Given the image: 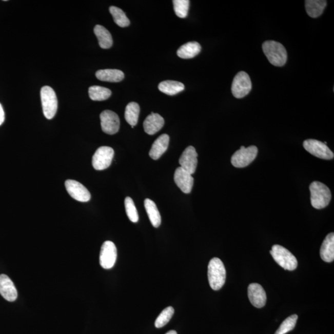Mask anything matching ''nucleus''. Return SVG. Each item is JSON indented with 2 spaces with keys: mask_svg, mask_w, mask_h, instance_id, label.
I'll return each mask as SVG.
<instances>
[{
  "mask_svg": "<svg viewBox=\"0 0 334 334\" xmlns=\"http://www.w3.org/2000/svg\"><path fill=\"white\" fill-rule=\"evenodd\" d=\"M140 113V107L136 102H132L126 107L125 118L132 127L137 125Z\"/></svg>",
  "mask_w": 334,
  "mask_h": 334,
  "instance_id": "nucleus-26",
  "label": "nucleus"
},
{
  "mask_svg": "<svg viewBox=\"0 0 334 334\" xmlns=\"http://www.w3.org/2000/svg\"><path fill=\"white\" fill-rule=\"evenodd\" d=\"M303 147L307 152L315 157L324 159V160H332L333 159L334 154L332 150L327 146L326 144L321 141L316 140H307L304 141Z\"/></svg>",
  "mask_w": 334,
  "mask_h": 334,
  "instance_id": "nucleus-8",
  "label": "nucleus"
},
{
  "mask_svg": "<svg viewBox=\"0 0 334 334\" xmlns=\"http://www.w3.org/2000/svg\"><path fill=\"white\" fill-rule=\"evenodd\" d=\"M110 13L112 15L115 23L121 28H126L130 25V21L121 9L116 7H110Z\"/></svg>",
  "mask_w": 334,
  "mask_h": 334,
  "instance_id": "nucleus-28",
  "label": "nucleus"
},
{
  "mask_svg": "<svg viewBox=\"0 0 334 334\" xmlns=\"http://www.w3.org/2000/svg\"><path fill=\"white\" fill-rule=\"evenodd\" d=\"M201 46L198 42H190L186 43L177 51V55L183 59L194 58L201 52Z\"/></svg>",
  "mask_w": 334,
  "mask_h": 334,
  "instance_id": "nucleus-21",
  "label": "nucleus"
},
{
  "mask_svg": "<svg viewBox=\"0 0 334 334\" xmlns=\"http://www.w3.org/2000/svg\"><path fill=\"white\" fill-rule=\"evenodd\" d=\"M263 50L269 62L275 66H284L287 60L285 48L279 42L268 41L264 42Z\"/></svg>",
  "mask_w": 334,
  "mask_h": 334,
  "instance_id": "nucleus-1",
  "label": "nucleus"
},
{
  "mask_svg": "<svg viewBox=\"0 0 334 334\" xmlns=\"http://www.w3.org/2000/svg\"><path fill=\"white\" fill-rule=\"evenodd\" d=\"M273 260L280 266L285 270H296L298 266V261L294 256L283 246L279 245H273L270 251Z\"/></svg>",
  "mask_w": 334,
  "mask_h": 334,
  "instance_id": "nucleus-4",
  "label": "nucleus"
},
{
  "mask_svg": "<svg viewBox=\"0 0 334 334\" xmlns=\"http://www.w3.org/2000/svg\"><path fill=\"white\" fill-rule=\"evenodd\" d=\"M144 207L152 225L155 228H158L161 224V216L157 206L153 201L146 199L144 200Z\"/></svg>",
  "mask_w": 334,
  "mask_h": 334,
  "instance_id": "nucleus-24",
  "label": "nucleus"
},
{
  "mask_svg": "<svg viewBox=\"0 0 334 334\" xmlns=\"http://www.w3.org/2000/svg\"><path fill=\"white\" fill-rule=\"evenodd\" d=\"M179 164L188 173H194L198 165V153L193 146H189L184 150L179 159Z\"/></svg>",
  "mask_w": 334,
  "mask_h": 334,
  "instance_id": "nucleus-13",
  "label": "nucleus"
},
{
  "mask_svg": "<svg viewBox=\"0 0 334 334\" xmlns=\"http://www.w3.org/2000/svg\"><path fill=\"white\" fill-rule=\"evenodd\" d=\"M114 156V150L110 147L102 146L96 150L92 158L93 167L96 170H104L110 166Z\"/></svg>",
  "mask_w": 334,
  "mask_h": 334,
  "instance_id": "nucleus-9",
  "label": "nucleus"
},
{
  "mask_svg": "<svg viewBox=\"0 0 334 334\" xmlns=\"http://www.w3.org/2000/svg\"><path fill=\"white\" fill-rule=\"evenodd\" d=\"M94 34L97 37L99 46L104 49H110L113 45V38L110 32L104 26L97 25L94 29Z\"/></svg>",
  "mask_w": 334,
  "mask_h": 334,
  "instance_id": "nucleus-22",
  "label": "nucleus"
},
{
  "mask_svg": "<svg viewBox=\"0 0 334 334\" xmlns=\"http://www.w3.org/2000/svg\"><path fill=\"white\" fill-rule=\"evenodd\" d=\"M117 258V249L115 244L106 241L102 246L100 253V264L105 269L112 268Z\"/></svg>",
  "mask_w": 334,
  "mask_h": 334,
  "instance_id": "nucleus-10",
  "label": "nucleus"
},
{
  "mask_svg": "<svg viewBox=\"0 0 334 334\" xmlns=\"http://www.w3.org/2000/svg\"><path fill=\"white\" fill-rule=\"evenodd\" d=\"M207 275L212 290H219L224 286L226 281V270L219 258H214L210 261Z\"/></svg>",
  "mask_w": 334,
  "mask_h": 334,
  "instance_id": "nucleus-2",
  "label": "nucleus"
},
{
  "mask_svg": "<svg viewBox=\"0 0 334 334\" xmlns=\"http://www.w3.org/2000/svg\"><path fill=\"white\" fill-rule=\"evenodd\" d=\"M95 76L97 79L105 82L119 83L125 77L123 72L115 69H107L96 72Z\"/></svg>",
  "mask_w": 334,
  "mask_h": 334,
  "instance_id": "nucleus-20",
  "label": "nucleus"
},
{
  "mask_svg": "<svg viewBox=\"0 0 334 334\" xmlns=\"http://www.w3.org/2000/svg\"><path fill=\"white\" fill-rule=\"evenodd\" d=\"M309 190L311 205L314 208L322 209L329 205L332 194L326 185L320 182H312L309 186Z\"/></svg>",
  "mask_w": 334,
  "mask_h": 334,
  "instance_id": "nucleus-3",
  "label": "nucleus"
},
{
  "mask_svg": "<svg viewBox=\"0 0 334 334\" xmlns=\"http://www.w3.org/2000/svg\"><path fill=\"white\" fill-rule=\"evenodd\" d=\"M248 294L249 301L256 308H261L266 305L267 301L266 291L261 285L257 283L249 285Z\"/></svg>",
  "mask_w": 334,
  "mask_h": 334,
  "instance_id": "nucleus-15",
  "label": "nucleus"
},
{
  "mask_svg": "<svg viewBox=\"0 0 334 334\" xmlns=\"http://www.w3.org/2000/svg\"><path fill=\"white\" fill-rule=\"evenodd\" d=\"M174 312V309L171 306L167 307V308L164 309L158 318L156 319L155 326L157 328L165 326L172 318Z\"/></svg>",
  "mask_w": 334,
  "mask_h": 334,
  "instance_id": "nucleus-31",
  "label": "nucleus"
},
{
  "mask_svg": "<svg viewBox=\"0 0 334 334\" xmlns=\"http://www.w3.org/2000/svg\"><path fill=\"white\" fill-rule=\"evenodd\" d=\"M160 91L168 95H174L184 91L185 86L179 81H165L159 84Z\"/></svg>",
  "mask_w": 334,
  "mask_h": 334,
  "instance_id": "nucleus-25",
  "label": "nucleus"
},
{
  "mask_svg": "<svg viewBox=\"0 0 334 334\" xmlns=\"http://www.w3.org/2000/svg\"><path fill=\"white\" fill-rule=\"evenodd\" d=\"M174 11L178 17L185 18L187 17L189 1L188 0H173Z\"/></svg>",
  "mask_w": 334,
  "mask_h": 334,
  "instance_id": "nucleus-30",
  "label": "nucleus"
},
{
  "mask_svg": "<svg viewBox=\"0 0 334 334\" xmlns=\"http://www.w3.org/2000/svg\"><path fill=\"white\" fill-rule=\"evenodd\" d=\"M0 294L8 302H14L17 299L16 287L10 278L5 274L0 275Z\"/></svg>",
  "mask_w": 334,
  "mask_h": 334,
  "instance_id": "nucleus-16",
  "label": "nucleus"
},
{
  "mask_svg": "<svg viewBox=\"0 0 334 334\" xmlns=\"http://www.w3.org/2000/svg\"><path fill=\"white\" fill-rule=\"evenodd\" d=\"M125 206L126 214L132 222L136 223L139 221V216L136 206L133 200L131 198H126L125 200Z\"/></svg>",
  "mask_w": 334,
  "mask_h": 334,
  "instance_id": "nucleus-32",
  "label": "nucleus"
},
{
  "mask_svg": "<svg viewBox=\"0 0 334 334\" xmlns=\"http://www.w3.org/2000/svg\"><path fill=\"white\" fill-rule=\"evenodd\" d=\"M174 181L184 193H190L194 185V179L191 174L181 167L177 168L174 174Z\"/></svg>",
  "mask_w": 334,
  "mask_h": 334,
  "instance_id": "nucleus-14",
  "label": "nucleus"
},
{
  "mask_svg": "<svg viewBox=\"0 0 334 334\" xmlns=\"http://www.w3.org/2000/svg\"><path fill=\"white\" fill-rule=\"evenodd\" d=\"M170 137L167 134L159 136L152 144L149 156L153 160H158L166 152L169 144Z\"/></svg>",
  "mask_w": 334,
  "mask_h": 334,
  "instance_id": "nucleus-18",
  "label": "nucleus"
},
{
  "mask_svg": "<svg viewBox=\"0 0 334 334\" xmlns=\"http://www.w3.org/2000/svg\"><path fill=\"white\" fill-rule=\"evenodd\" d=\"M41 97L44 116L47 119H52L58 109V100L55 92L52 87L44 86L41 89Z\"/></svg>",
  "mask_w": 334,
  "mask_h": 334,
  "instance_id": "nucleus-5",
  "label": "nucleus"
},
{
  "mask_svg": "<svg viewBox=\"0 0 334 334\" xmlns=\"http://www.w3.org/2000/svg\"><path fill=\"white\" fill-rule=\"evenodd\" d=\"M65 187L69 194L75 200L86 203L91 200V195L88 189L80 182L73 180H66Z\"/></svg>",
  "mask_w": 334,
  "mask_h": 334,
  "instance_id": "nucleus-12",
  "label": "nucleus"
},
{
  "mask_svg": "<svg viewBox=\"0 0 334 334\" xmlns=\"http://www.w3.org/2000/svg\"><path fill=\"white\" fill-rule=\"evenodd\" d=\"M258 153V149L257 146H251L247 148L242 146L231 157V163L234 167L245 168L255 160Z\"/></svg>",
  "mask_w": 334,
  "mask_h": 334,
  "instance_id": "nucleus-6",
  "label": "nucleus"
},
{
  "mask_svg": "<svg viewBox=\"0 0 334 334\" xmlns=\"http://www.w3.org/2000/svg\"><path fill=\"white\" fill-rule=\"evenodd\" d=\"M252 89V83L248 73L240 71L234 76L231 85V92L234 97L242 99L249 94Z\"/></svg>",
  "mask_w": 334,
  "mask_h": 334,
  "instance_id": "nucleus-7",
  "label": "nucleus"
},
{
  "mask_svg": "<svg viewBox=\"0 0 334 334\" xmlns=\"http://www.w3.org/2000/svg\"><path fill=\"white\" fill-rule=\"evenodd\" d=\"M102 131L108 134H114L118 132L120 122L119 116L113 111L105 110L100 115Z\"/></svg>",
  "mask_w": 334,
  "mask_h": 334,
  "instance_id": "nucleus-11",
  "label": "nucleus"
},
{
  "mask_svg": "<svg viewBox=\"0 0 334 334\" xmlns=\"http://www.w3.org/2000/svg\"><path fill=\"white\" fill-rule=\"evenodd\" d=\"M165 121L163 117L158 113H152L144 122V129L147 134L153 135L157 133L163 128Z\"/></svg>",
  "mask_w": 334,
  "mask_h": 334,
  "instance_id": "nucleus-17",
  "label": "nucleus"
},
{
  "mask_svg": "<svg viewBox=\"0 0 334 334\" xmlns=\"http://www.w3.org/2000/svg\"><path fill=\"white\" fill-rule=\"evenodd\" d=\"M89 97L94 101L107 100L111 95V91L106 87L94 86L89 87Z\"/></svg>",
  "mask_w": 334,
  "mask_h": 334,
  "instance_id": "nucleus-27",
  "label": "nucleus"
},
{
  "mask_svg": "<svg viewBox=\"0 0 334 334\" xmlns=\"http://www.w3.org/2000/svg\"><path fill=\"white\" fill-rule=\"evenodd\" d=\"M322 260L327 263H332L334 260V233H330L324 239L320 249Z\"/></svg>",
  "mask_w": 334,
  "mask_h": 334,
  "instance_id": "nucleus-19",
  "label": "nucleus"
},
{
  "mask_svg": "<svg viewBox=\"0 0 334 334\" xmlns=\"http://www.w3.org/2000/svg\"><path fill=\"white\" fill-rule=\"evenodd\" d=\"M327 2L325 0H307L305 1V8L307 14L310 17L317 18L323 13Z\"/></svg>",
  "mask_w": 334,
  "mask_h": 334,
  "instance_id": "nucleus-23",
  "label": "nucleus"
},
{
  "mask_svg": "<svg viewBox=\"0 0 334 334\" xmlns=\"http://www.w3.org/2000/svg\"><path fill=\"white\" fill-rule=\"evenodd\" d=\"M5 121V112L2 105L0 104V126H1Z\"/></svg>",
  "mask_w": 334,
  "mask_h": 334,
  "instance_id": "nucleus-33",
  "label": "nucleus"
},
{
  "mask_svg": "<svg viewBox=\"0 0 334 334\" xmlns=\"http://www.w3.org/2000/svg\"><path fill=\"white\" fill-rule=\"evenodd\" d=\"M298 318L299 317L297 315H293L286 319L276 330L275 334H286L292 330L296 326Z\"/></svg>",
  "mask_w": 334,
  "mask_h": 334,
  "instance_id": "nucleus-29",
  "label": "nucleus"
},
{
  "mask_svg": "<svg viewBox=\"0 0 334 334\" xmlns=\"http://www.w3.org/2000/svg\"><path fill=\"white\" fill-rule=\"evenodd\" d=\"M166 334H177V332L175 330H170Z\"/></svg>",
  "mask_w": 334,
  "mask_h": 334,
  "instance_id": "nucleus-34",
  "label": "nucleus"
}]
</instances>
